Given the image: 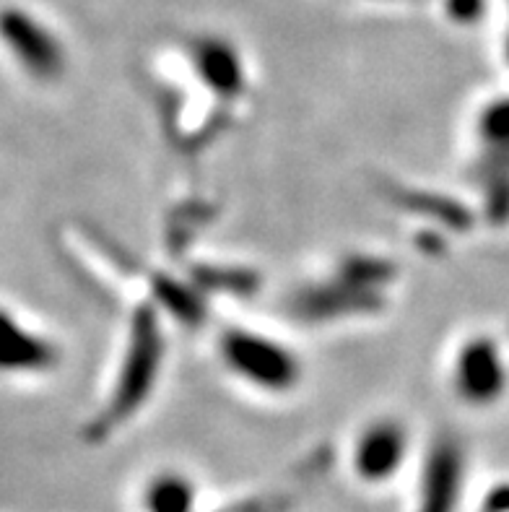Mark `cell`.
<instances>
[{"instance_id":"4","label":"cell","mask_w":509,"mask_h":512,"mask_svg":"<svg viewBox=\"0 0 509 512\" xmlns=\"http://www.w3.org/2000/svg\"><path fill=\"white\" fill-rule=\"evenodd\" d=\"M0 37L13 52V58L26 73L39 81H55L65 71V52L60 42L37 24L32 16L19 11L0 13Z\"/></svg>"},{"instance_id":"3","label":"cell","mask_w":509,"mask_h":512,"mask_svg":"<svg viewBox=\"0 0 509 512\" xmlns=\"http://www.w3.org/2000/svg\"><path fill=\"white\" fill-rule=\"evenodd\" d=\"M411 453V429L395 416H377L356 432L351 466L356 479L385 484L398 474Z\"/></svg>"},{"instance_id":"5","label":"cell","mask_w":509,"mask_h":512,"mask_svg":"<svg viewBox=\"0 0 509 512\" xmlns=\"http://www.w3.org/2000/svg\"><path fill=\"white\" fill-rule=\"evenodd\" d=\"M504 367L499 349L489 338H471L452 359V385L463 401L486 406L497 401L504 390Z\"/></svg>"},{"instance_id":"10","label":"cell","mask_w":509,"mask_h":512,"mask_svg":"<svg viewBox=\"0 0 509 512\" xmlns=\"http://www.w3.org/2000/svg\"><path fill=\"white\" fill-rule=\"evenodd\" d=\"M489 510H494V512L509 510V489H499V492L491 494Z\"/></svg>"},{"instance_id":"7","label":"cell","mask_w":509,"mask_h":512,"mask_svg":"<svg viewBox=\"0 0 509 512\" xmlns=\"http://www.w3.org/2000/svg\"><path fill=\"white\" fill-rule=\"evenodd\" d=\"M463 453L458 442L439 437L426 453L424 474L419 484V510L416 512H452L463 479Z\"/></svg>"},{"instance_id":"1","label":"cell","mask_w":509,"mask_h":512,"mask_svg":"<svg viewBox=\"0 0 509 512\" xmlns=\"http://www.w3.org/2000/svg\"><path fill=\"white\" fill-rule=\"evenodd\" d=\"M216 351L224 370L258 393L286 396L302 383L304 367L299 354L271 333L232 325L219 336Z\"/></svg>"},{"instance_id":"9","label":"cell","mask_w":509,"mask_h":512,"mask_svg":"<svg viewBox=\"0 0 509 512\" xmlns=\"http://www.w3.org/2000/svg\"><path fill=\"white\" fill-rule=\"evenodd\" d=\"M195 487L182 474H156L143 492V510L146 512H193Z\"/></svg>"},{"instance_id":"8","label":"cell","mask_w":509,"mask_h":512,"mask_svg":"<svg viewBox=\"0 0 509 512\" xmlns=\"http://www.w3.org/2000/svg\"><path fill=\"white\" fill-rule=\"evenodd\" d=\"M195 60H198L200 76L206 84H211L219 94L237 99L245 86V76H242V65H239L237 52L232 47H226L224 42L213 39V42H203L195 50Z\"/></svg>"},{"instance_id":"6","label":"cell","mask_w":509,"mask_h":512,"mask_svg":"<svg viewBox=\"0 0 509 512\" xmlns=\"http://www.w3.org/2000/svg\"><path fill=\"white\" fill-rule=\"evenodd\" d=\"M60 364V346L0 307V375H45Z\"/></svg>"},{"instance_id":"2","label":"cell","mask_w":509,"mask_h":512,"mask_svg":"<svg viewBox=\"0 0 509 512\" xmlns=\"http://www.w3.org/2000/svg\"><path fill=\"white\" fill-rule=\"evenodd\" d=\"M164 333L154 307L138 305L128 325V344L117 367L112 398L102 411L104 429L125 424L136 416L143 403L154 396V388L162 375Z\"/></svg>"}]
</instances>
